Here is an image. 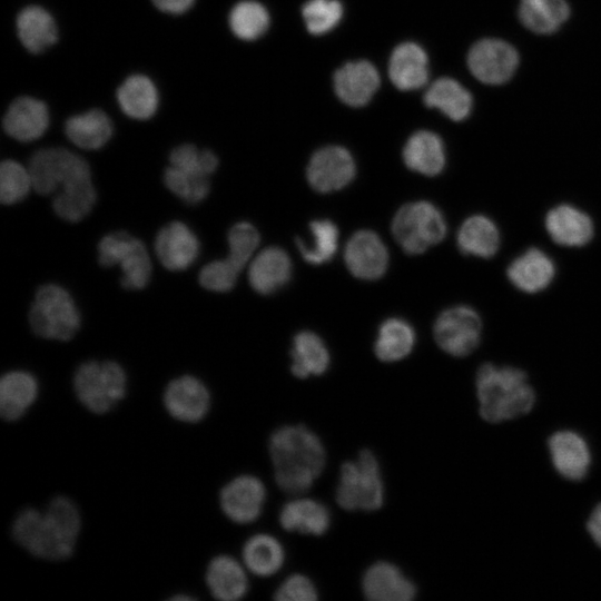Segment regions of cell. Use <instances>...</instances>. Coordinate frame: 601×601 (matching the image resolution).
I'll list each match as a JSON object with an SVG mask.
<instances>
[{"label":"cell","mask_w":601,"mask_h":601,"mask_svg":"<svg viewBox=\"0 0 601 601\" xmlns=\"http://www.w3.org/2000/svg\"><path fill=\"white\" fill-rule=\"evenodd\" d=\"M205 582L211 597L220 601L239 600L248 591L246 566L227 554L210 559L205 570Z\"/></svg>","instance_id":"cell-22"},{"label":"cell","mask_w":601,"mask_h":601,"mask_svg":"<svg viewBox=\"0 0 601 601\" xmlns=\"http://www.w3.org/2000/svg\"><path fill=\"white\" fill-rule=\"evenodd\" d=\"M344 259L355 277L374 280L386 272L388 253L377 234L372 230H359L346 244Z\"/></svg>","instance_id":"cell-17"},{"label":"cell","mask_w":601,"mask_h":601,"mask_svg":"<svg viewBox=\"0 0 601 601\" xmlns=\"http://www.w3.org/2000/svg\"><path fill=\"white\" fill-rule=\"evenodd\" d=\"M424 102L430 108H436L454 121L465 119L472 108L470 92L451 78L435 80L424 95Z\"/></svg>","instance_id":"cell-36"},{"label":"cell","mask_w":601,"mask_h":601,"mask_svg":"<svg viewBox=\"0 0 601 601\" xmlns=\"http://www.w3.org/2000/svg\"><path fill=\"white\" fill-rule=\"evenodd\" d=\"M388 76L401 90L421 88L427 81V56L416 43L404 42L397 46L390 58Z\"/></svg>","instance_id":"cell-27"},{"label":"cell","mask_w":601,"mask_h":601,"mask_svg":"<svg viewBox=\"0 0 601 601\" xmlns=\"http://www.w3.org/2000/svg\"><path fill=\"white\" fill-rule=\"evenodd\" d=\"M266 499L263 482L249 474H243L227 482L219 492L223 513L233 522L248 524L262 513Z\"/></svg>","instance_id":"cell-13"},{"label":"cell","mask_w":601,"mask_h":601,"mask_svg":"<svg viewBox=\"0 0 601 601\" xmlns=\"http://www.w3.org/2000/svg\"><path fill=\"white\" fill-rule=\"evenodd\" d=\"M414 344L413 327L404 319L394 317L380 326L374 352L383 362H396L406 357Z\"/></svg>","instance_id":"cell-38"},{"label":"cell","mask_w":601,"mask_h":601,"mask_svg":"<svg viewBox=\"0 0 601 601\" xmlns=\"http://www.w3.org/2000/svg\"><path fill=\"white\" fill-rule=\"evenodd\" d=\"M519 63L516 50L499 39H483L470 49L467 66L476 79L487 85H501L514 73Z\"/></svg>","instance_id":"cell-12"},{"label":"cell","mask_w":601,"mask_h":601,"mask_svg":"<svg viewBox=\"0 0 601 601\" xmlns=\"http://www.w3.org/2000/svg\"><path fill=\"white\" fill-rule=\"evenodd\" d=\"M362 590L373 601H410L416 595L414 583L395 564L385 561L365 571Z\"/></svg>","instance_id":"cell-20"},{"label":"cell","mask_w":601,"mask_h":601,"mask_svg":"<svg viewBox=\"0 0 601 601\" xmlns=\"http://www.w3.org/2000/svg\"><path fill=\"white\" fill-rule=\"evenodd\" d=\"M479 413L490 423H502L528 414L535 392L526 373L514 366L482 364L475 376Z\"/></svg>","instance_id":"cell-3"},{"label":"cell","mask_w":601,"mask_h":601,"mask_svg":"<svg viewBox=\"0 0 601 601\" xmlns=\"http://www.w3.org/2000/svg\"><path fill=\"white\" fill-rule=\"evenodd\" d=\"M28 168L32 187L41 195L53 194L66 181L91 174L89 165L83 158L60 147L36 151Z\"/></svg>","instance_id":"cell-10"},{"label":"cell","mask_w":601,"mask_h":601,"mask_svg":"<svg viewBox=\"0 0 601 601\" xmlns=\"http://www.w3.org/2000/svg\"><path fill=\"white\" fill-rule=\"evenodd\" d=\"M81 530L77 504L66 495L55 496L45 510L26 508L18 512L11 535L29 554L62 561L71 556Z\"/></svg>","instance_id":"cell-1"},{"label":"cell","mask_w":601,"mask_h":601,"mask_svg":"<svg viewBox=\"0 0 601 601\" xmlns=\"http://www.w3.org/2000/svg\"><path fill=\"white\" fill-rule=\"evenodd\" d=\"M403 159L411 170L425 176H436L445 166L444 144L436 134L420 130L405 144Z\"/></svg>","instance_id":"cell-28"},{"label":"cell","mask_w":601,"mask_h":601,"mask_svg":"<svg viewBox=\"0 0 601 601\" xmlns=\"http://www.w3.org/2000/svg\"><path fill=\"white\" fill-rule=\"evenodd\" d=\"M227 242L229 248L227 258L242 270L259 244V234L252 224L239 221L228 230Z\"/></svg>","instance_id":"cell-44"},{"label":"cell","mask_w":601,"mask_h":601,"mask_svg":"<svg viewBox=\"0 0 601 601\" xmlns=\"http://www.w3.org/2000/svg\"><path fill=\"white\" fill-rule=\"evenodd\" d=\"M48 125L49 112L46 104L32 97L13 100L3 117L4 131L22 142L40 138Z\"/></svg>","instance_id":"cell-24"},{"label":"cell","mask_w":601,"mask_h":601,"mask_svg":"<svg viewBox=\"0 0 601 601\" xmlns=\"http://www.w3.org/2000/svg\"><path fill=\"white\" fill-rule=\"evenodd\" d=\"M378 86L380 75L368 61L348 62L334 75V88L337 97L352 107L366 105Z\"/></svg>","instance_id":"cell-23"},{"label":"cell","mask_w":601,"mask_h":601,"mask_svg":"<svg viewBox=\"0 0 601 601\" xmlns=\"http://www.w3.org/2000/svg\"><path fill=\"white\" fill-rule=\"evenodd\" d=\"M114 131L110 118L99 109L70 117L65 125L68 139L76 146L96 150L104 147Z\"/></svg>","instance_id":"cell-32"},{"label":"cell","mask_w":601,"mask_h":601,"mask_svg":"<svg viewBox=\"0 0 601 601\" xmlns=\"http://www.w3.org/2000/svg\"><path fill=\"white\" fill-rule=\"evenodd\" d=\"M306 176L314 190L318 193L336 191L353 180L355 162L345 148L327 146L312 156Z\"/></svg>","instance_id":"cell-14"},{"label":"cell","mask_w":601,"mask_h":601,"mask_svg":"<svg viewBox=\"0 0 601 601\" xmlns=\"http://www.w3.org/2000/svg\"><path fill=\"white\" fill-rule=\"evenodd\" d=\"M309 233L312 236L309 244L302 238H296L303 258L313 265L329 262L337 249V226L329 219H317L309 224Z\"/></svg>","instance_id":"cell-39"},{"label":"cell","mask_w":601,"mask_h":601,"mask_svg":"<svg viewBox=\"0 0 601 601\" xmlns=\"http://www.w3.org/2000/svg\"><path fill=\"white\" fill-rule=\"evenodd\" d=\"M199 247L196 234L178 220L165 225L155 239V253L158 260L165 268L173 272L188 268L196 260Z\"/></svg>","instance_id":"cell-19"},{"label":"cell","mask_w":601,"mask_h":601,"mask_svg":"<svg viewBox=\"0 0 601 601\" xmlns=\"http://www.w3.org/2000/svg\"><path fill=\"white\" fill-rule=\"evenodd\" d=\"M447 226L442 211L421 200L402 206L392 221V233L406 254L418 255L441 243Z\"/></svg>","instance_id":"cell-7"},{"label":"cell","mask_w":601,"mask_h":601,"mask_svg":"<svg viewBox=\"0 0 601 601\" xmlns=\"http://www.w3.org/2000/svg\"><path fill=\"white\" fill-rule=\"evenodd\" d=\"M242 558L249 572L258 577H269L283 566L285 552L276 538L259 533L245 542Z\"/></svg>","instance_id":"cell-35"},{"label":"cell","mask_w":601,"mask_h":601,"mask_svg":"<svg viewBox=\"0 0 601 601\" xmlns=\"http://www.w3.org/2000/svg\"><path fill=\"white\" fill-rule=\"evenodd\" d=\"M117 99L121 110L138 120L152 117L159 102L154 82L142 75L128 77L118 88Z\"/></svg>","instance_id":"cell-34"},{"label":"cell","mask_w":601,"mask_h":601,"mask_svg":"<svg viewBox=\"0 0 601 601\" xmlns=\"http://www.w3.org/2000/svg\"><path fill=\"white\" fill-rule=\"evenodd\" d=\"M97 200L91 175L73 178L60 186L52 200L55 213L69 223L83 219Z\"/></svg>","instance_id":"cell-30"},{"label":"cell","mask_w":601,"mask_h":601,"mask_svg":"<svg viewBox=\"0 0 601 601\" xmlns=\"http://www.w3.org/2000/svg\"><path fill=\"white\" fill-rule=\"evenodd\" d=\"M483 323L471 306L456 305L444 309L436 318L433 334L439 347L454 357L473 353L481 343Z\"/></svg>","instance_id":"cell-9"},{"label":"cell","mask_w":601,"mask_h":601,"mask_svg":"<svg viewBox=\"0 0 601 601\" xmlns=\"http://www.w3.org/2000/svg\"><path fill=\"white\" fill-rule=\"evenodd\" d=\"M32 332L46 339L69 341L80 327V314L71 295L61 286L38 288L29 311Z\"/></svg>","instance_id":"cell-5"},{"label":"cell","mask_w":601,"mask_h":601,"mask_svg":"<svg viewBox=\"0 0 601 601\" xmlns=\"http://www.w3.org/2000/svg\"><path fill=\"white\" fill-rule=\"evenodd\" d=\"M279 523L286 531L322 535L331 524L327 508L312 499H296L286 503L279 513Z\"/></svg>","instance_id":"cell-29"},{"label":"cell","mask_w":601,"mask_h":601,"mask_svg":"<svg viewBox=\"0 0 601 601\" xmlns=\"http://www.w3.org/2000/svg\"><path fill=\"white\" fill-rule=\"evenodd\" d=\"M343 8L337 0H309L303 7V18L307 30L323 35L332 30L341 20Z\"/></svg>","instance_id":"cell-45"},{"label":"cell","mask_w":601,"mask_h":601,"mask_svg":"<svg viewBox=\"0 0 601 601\" xmlns=\"http://www.w3.org/2000/svg\"><path fill=\"white\" fill-rule=\"evenodd\" d=\"M292 356V373L298 378L322 375L329 365V353L322 338L313 332L303 331L295 335Z\"/></svg>","instance_id":"cell-33"},{"label":"cell","mask_w":601,"mask_h":601,"mask_svg":"<svg viewBox=\"0 0 601 601\" xmlns=\"http://www.w3.org/2000/svg\"><path fill=\"white\" fill-rule=\"evenodd\" d=\"M17 33L23 47L33 53L46 50L58 39L52 16L39 6H29L19 12Z\"/></svg>","instance_id":"cell-31"},{"label":"cell","mask_w":601,"mask_h":601,"mask_svg":"<svg viewBox=\"0 0 601 601\" xmlns=\"http://www.w3.org/2000/svg\"><path fill=\"white\" fill-rule=\"evenodd\" d=\"M39 384L36 376L24 370H12L0 380V414L7 422L23 417L36 403Z\"/></svg>","instance_id":"cell-21"},{"label":"cell","mask_w":601,"mask_h":601,"mask_svg":"<svg viewBox=\"0 0 601 601\" xmlns=\"http://www.w3.org/2000/svg\"><path fill=\"white\" fill-rule=\"evenodd\" d=\"M171 166L185 171L209 177L218 167L217 156L208 149H198L190 144L174 148L169 156Z\"/></svg>","instance_id":"cell-43"},{"label":"cell","mask_w":601,"mask_h":601,"mask_svg":"<svg viewBox=\"0 0 601 601\" xmlns=\"http://www.w3.org/2000/svg\"><path fill=\"white\" fill-rule=\"evenodd\" d=\"M275 481L286 493L311 489L325 467L326 454L319 437L304 425L277 428L269 439Z\"/></svg>","instance_id":"cell-2"},{"label":"cell","mask_w":601,"mask_h":601,"mask_svg":"<svg viewBox=\"0 0 601 601\" xmlns=\"http://www.w3.org/2000/svg\"><path fill=\"white\" fill-rule=\"evenodd\" d=\"M239 272L226 257L225 259H217L205 265L200 269L198 280L205 289L224 293L235 286Z\"/></svg>","instance_id":"cell-46"},{"label":"cell","mask_w":601,"mask_h":601,"mask_svg":"<svg viewBox=\"0 0 601 601\" xmlns=\"http://www.w3.org/2000/svg\"><path fill=\"white\" fill-rule=\"evenodd\" d=\"M274 598L278 601H315L317 590L304 574H292L276 590Z\"/></svg>","instance_id":"cell-47"},{"label":"cell","mask_w":601,"mask_h":601,"mask_svg":"<svg viewBox=\"0 0 601 601\" xmlns=\"http://www.w3.org/2000/svg\"><path fill=\"white\" fill-rule=\"evenodd\" d=\"M72 388L88 412L107 414L125 397L127 375L115 361H87L75 371Z\"/></svg>","instance_id":"cell-4"},{"label":"cell","mask_w":601,"mask_h":601,"mask_svg":"<svg viewBox=\"0 0 601 601\" xmlns=\"http://www.w3.org/2000/svg\"><path fill=\"white\" fill-rule=\"evenodd\" d=\"M555 275L554 260L538 247H530L515 256L506 268L509 282L525 294L543 292L552 284Z\"/></svg>","instance_id":"cell-18"},{"label":"cell","mask_w":601,"mask_h":601,"mask_svg":"<svg viewBox=\"0 0 601 601\" xmlns=\"http://www.w3.org/2000/svg\"><path fill=\"white\" fill-rule=\"evenodd\" d=\"M548 451L554 470L569 481H581L591 465V451L584 437L572 430L554 432L548 439Z\"/></svg>","instance_id":"cell-16"},{"label":"cell","mask_w":601,"mask_h":601,"mask_svg":"<svg viewBox=\"0 0 601 601\" xmlns=\"http://www.w3.org/2000/svg\"><path fill=\"white\" fill-rule=\"evenodd\" d=\"M456 244L464 255L490 259L500 249L501 233L491 217L475 214L467 217L460 226Z\"/></svg>","instance_id":"cell-26"},{"label":"cell","mask_w":601,"mask_h":601,"mask_svg":"<svg viewBox=\"0 0 601 601\" xmlns=\"http://www.w3.org/2000/svg\"><path fill=\"white\" fill-rule=\"evenodd\" d=\"M98 260L104 267L119 265L121 286L142 289L151 275V260L145 244L126 231H114L98 244Z\"/></svg>","instance_id":"cell-8"},{"label":"cell","mask_w":601,"mask_h":601,"mask_svg":"<svg viewBox=\"0 0 601 601\" xmlns=\"http://www.w3.org/2000/svg\"><path fill=\"white\" fill-rule=\"evenodd\" d=\"M570 9L564 0H521V22L536 33H552L568 19Z\"/></svg>","instance_id":"cell-37"},{"label":"cell","mask_w":601,"mask_h":601,"mask_svg":"<svg viewBox=\"0 0 601 601\" xmlns=\"http://www.w3.org/2000/svg\"><path fill=\"white\" fill-rule=\"evenodd\" d=\"M292 262L279 247H268L257 254L248 269V280L254 290L268 295L280 289L289 280Z\"/></svg>","instance_id":"cell-25"},{"label":"cell","mask_w":601,"mask_h":601,"mask_svg":"<svg viewBox=\"0 0 601 601\" xmlns=\"http://www.w3.org/2000/svg\"><path fill=\"white\" fill-rule=\"evenodd\" d=\"M544 228L552 242L569 248L587 246L595 233L592 217L568 203L558 204L546 211Z\"/></svg>","instance_id":"cell-15"},{"label":"cell","mask_w":601,"mask_h":601,"mask_svg":"<svg viewBox=\"0 0 601 601\" xmlns=\"http://www.w3.org/2000/svg\"><path fill=\"white\" fill-rule=\"evenodd\" d=\"M228 22L237 38L250 41L259 38L267 30L269 16L264 6L246 0L234 6Z\"/></svg>","instance_id":"cell-40"},{"label":"cell","mask_w":601,"mask_h":601,"mask_svg":"<svg viewBox=\"0 0 601 601\" xmlns=\"http://www.w3.org/2000/svg\"><path fill=\"white\" fill-rule=\"evenodd\" d=\"M336 501L348 511H375L384 502V485L377 459L370 450H362L355 461L341 467Z\"/></svg>","instance_id":"cell-6"},{"label":"cell","mask_w":601,"mask_h":601,"mask_svg":"<svg viewBox=\"0 0 601 601\" xmlns=\"http://www.w3.org/2000/svg\"><path fill=\"white\" fill-rule=\"evenodd\" d=\"M152 2L162 12L181 14L191 8L195 0H152Z\"/></svg>","instance_id":"cell-48"},{"label":"cell","mask_w":601,"mask_h":601,"mask_svg":"<svg viewBox=\"0 0 601 601\" xmlns=\"http://www.w3.org/2000/svg\"><path fill=\"white\" fill-rule=\"evenodd\" d=\"M166 187L188 205L203 201L210 190L209 177L168 166L164 173Z\"/></svg>","instance_id":"cell-41"},{"label":"cell","mask_w":601,"mask_h":601,"mask_svg":"<svg viewBox=\"0 0 601 601\" xmlns=\"http://www.w3.org/2000/svg\"><path fill=\"white\" fill-rule=\"evenodd\" d=\"M32 187L29 168L20 162L7 159L0 165V200L3 205H13L22 200Z\"/></svg>","instance_id":"cell-42"},{"label":"cell","mask_w":601,"mask_h":601,"mask_svg":"<svg viewBox=\"0 0 601 601\" xmlns=\"http://www.w3.org/2000/svg\"><path fill=\"white\" fill-rule=\"evenodd\" d=\"M587 531L592 541L601 548V503L594 506L587 521Z\"/></svg>","instance_id":"cell-49"},{"label":"cell","mask_w":601,"mask_h":601,"mask_svg":"<svg viewBox=\"0 0 601 601\" xmlns=\"http://www.w3.org/2000/svg\"><path fill=\"white\" fill-rule=\"evenodd\" d=\"M162 404L174 420L195 424L203 421L211 405V395L206 384L194 375L173 378L162 393Z\"/></svg>","instance_id":"cell-11"},{"label":"cell","mask_w":601,"mask_h":601,"mask_svg":"<svg viewBox=\"0 0 601 601\" xmlns=\"http://www.w3.org/2000/svg\"><path fill=\"white\" fill-rule=\"evenodd\" d=\"M181 599H184V600H190V599H193V598L189 597V595H186V594H185V595H178V594H177V595L173 597V600H181Z\"/></svg>","instance_id":"cell-50"}]
</instances>
